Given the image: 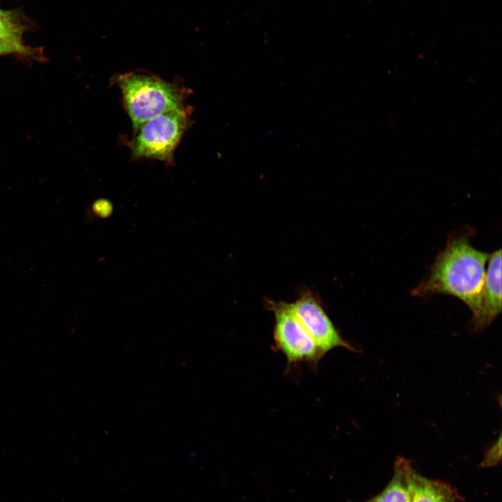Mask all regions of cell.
I'll return each mask as SVG.
<instances>
[{
  "label": "cell",
  "instance_id": "cell-8",
  "mask_svg": "<svg viewBox=\"0 0 502 502\" xmlns=\"http://www.w3.org/2000/svg\"><path fill=\"white\" fill-rule=\"evenodd\" d=\"M407 461L403 457H397L393 478L386 487L377 495L363 502H411L406 470Z\"/></svg>",
  "mask_w": 502,
  "mask_h": 502
},
{
  "label": "cell",
  "instance_id": "cell-9",
  "mask_svg": "<svg viewBox=\"0 0 502 502\" xmlns=\"http://www.w3.org/2000/svg\"><path fill=\"white\" fill-rule=\"evenodd\" d=\"M24 28L13 11L0 9V41L13 45L26 54L29 49L22 43Z\"/></svg>",
  "mask_w": 502,
  "mask_h": 502
},
{
  "label": "cell",
  "instance_id": "cell-11",
  "mask_svg": "<svg viewBox=\"0 0 502 502\" xmlns=\"http://www.w3.org/2000/svg\"><path fill=\"white\" fill-rule=\"evenodd\" d=\"M16 52L26 54L24 50H21L20 48H19L13 45L0 41V55H4V54H10V53H16Z\"/></svg>",
  "mask_w": 502,
  "mask_h": 502
},
{
  "label": "cell",
  "instance_id": "cell-10",
  "mask_svg": "<svg viewBox=\"0 0 502 502\" xmlns=\"http://www.w3.org/2000/svg\"><path fill=\"white\" fill-rule=\"evenodd\" d=\"M501 437L499 436L487 451L485 457L480 464L481 467H490L496 465L501 461Z\"/></svg>",
  "mask_w": 502,
  "mask_h": 502
},
{
  "label": "cell",
  "instance_id": "cell-3",
  "mask_svg": "<svg viewBox=\"0 0 502 502\" xmlns=\"http://www.w3.org/2000/svg\"><path fill=\"white\" fill-rule=\"evenodd\" d=\"M190 110L185 107L156 116L135 130L129 142L132 156L171 162L174 153L190 125Z\"/></svg>",
  "mask_w": 502,
  "mask_h": 502
},
{
  "label": "cell",
  "instance_id": "cell-7",
  "mask_svg": "<svg viewBox=\"0 0 502 502\" xmlns=\"http://www.w3.org/2000/svg\"><path fill=\"white\" fill-rule=\"evenodd\" d=\"M406 470L411 494V502H459L462 501V498L456 488L444 481L422 476L409 459Z\"/></svg>",
  "mask_w": 502,
  "mask_h": 502
},
{
  "label": "cell",
  "instance_id": "cell-6",
  "mask_svg": "<svg viewBox=\"0 0 502 502\" xmlns=\"http://www.w3.org/2000/svg\"><path fill=\"white\" fill-rule=\"evenodd\" d=\"M487 261L481 312L471 321L473 329L477 332L488 326L501 311V250L489 254Z\"/></svg>",
  "mask_w": 502,
  "mask_h": 502
},
{
  "label": "cell",
  "instance_id": "cell-4",
  "mask_svg": "<svg viewBox=\"0 0 502 502\" xmlns=\"http://www.w3.org/2000/svg\"><path fill=\"white\" fill-rule=\"evenodd\" d=\"M267 307L275 317L273 339L275 347L283 353L288 364L317 363L323 355L294 312L291 304L268 301Z\"/></svg>",
  "mask_w": 502,
  "mask_h": 502
},
{
  "label": "cell",
  "instance_id": "cell-1",
  "mask_svg": "<svg viewBox=\"0 0 502 502\" xmlns=\"http://www.w3.org/2000/svg\"><path fill=\"white\" fill-rule=\"evenodd\" d=\"M470 236L471 233L465 231L450 235L445 248L435 258L428 275L412 290V294L453 296L470 308L473 321L481 312L485 266L489 254L473 248Z\"/></svg>",
  "mask_w": 502,
  "mask_h": 502
},
{
  "label": "cell",
  "instance_id": "cell-5",
  "mask_svg": "<svg viewBox=\"0 0 502 502\" xmlns=\"http://www.w3.org/2000/svg\"><path fill=\"white\" fill-rule=\"evenodd\" d=\"M290 304L294 312L312 337L323 356L337 347L356 351V349L342 337L321 301L310 291H304Z\"/></svg>",
  "mask_w": 502,
  "mask_h": 502
},
{
  "label": "cell",
  "instance_id": "cell-2",
  "mask_svg": "<svg viewBox=\"0 0 502 502\" xmlns=\"http://www.w3.org/2000/svg\"><path fill=\"white\" fill-rule=\"evenodd\" d=\"M116 82L134 130L156 116L184 107L186 90L155 75L128 73L119 75Z\"/></svg>",
  "mask_w": 502,
  "mask_h": 502
}]
</instances>
